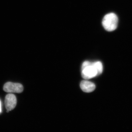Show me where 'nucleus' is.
Wrapping results in <instances>:
<instances>
[{
  "label": "nucleus",
  "instance_id": "20e7f679",
  "mask_svg": "<svg viewBox=\"0 0 132 132\" xmlns=\"http://www.w3.org/2000/svg\"><path fill=\"white\" fill-rule=\"evenodd\" d=\"M5 102L7 110L12 111L16 106L17 102L16 97L14 95L9 94L5 97Z\"/></svg>",
  "mask_w": 132,
  "mask_h": 132
},
{
  "label": "nucleus",
  "instance_id": "7ed1b4c3",
  "mask_svg": "<svg viewBox=\"0 0 132 132\" xmlns=\"http://www.w3.org/2000/svg\"><path fill=\"white\" fill-rule=\"evenodd\" d=\"M3 89L7 93H20L23 92L24 87L20 83L8 82L4 85Z\"/></svg>",
  "mask_w": 132,
  "mask_h": 132
},
{
  "label": "nucleus",
  "instance_id": "39448f33",
  "mask_svg": "<svg viewBox=\"0 0 132 132\" xmlns=\"http://www.w3.org/2000/svg\"><path fill=\"white\" fill-rule=\"evenodd\" d=\"M80 87L81 90L86 93H90L94 91L95 85L93 82L87 80H82L80 82Z\"/></svg>",
  "mask_w": 132,
  "mask_h": 132
},
{
  "label": "nucleus",
  "instance_id": "f03ea898",
  "mask_svg": "<svg viewBox=\"0 0 132 132\" xmlns=\"http://www.w3.org/2000/svg\"><path fill=\"white\" fill-rule=\"evenodd\" d=\"M118 22V17L114 13H110L104 16L102 24L106 31L111 32L117 28Z\"/></svg>",
  "mask_w": 132,
  "mask_h": 132
},
{
  "label": "nucleus",
  "instance_id": "423d86ee",
  "mask_svg": "<svg viewBox=\"0 0 132 132\" xmlns=\"http://www.w3.org/2000/svg\"><path fill=\"white\" fill-rule=\"evenodd\" d=\"M1 112V101H0V113Z\"/></svg>",
  "mask_w": 132,
  "mask_h": 132
},
{
  "label": "nucleus",
  "instance_id": "f257e3e1",
  "mask_svg": "<svg viewBox=\"0 0 132 132\" xmlns=\"http://www.w3.org/2000/svg\"><path fill=\"white\" fill-rule=\"evenodd\" d=\"M81 68V75L82 78L85 79H89L99 75L98 72L95 62L85 61L82 64Z\"/></svg>",
  "mask_w": 132,
  "mask_h": 132
}]
</instances>
